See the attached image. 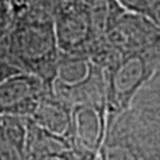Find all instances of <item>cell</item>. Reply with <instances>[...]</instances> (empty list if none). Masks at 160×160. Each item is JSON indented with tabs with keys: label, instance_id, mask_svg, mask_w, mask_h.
Here are the masks:
<instances>
[{
	"label": "cell",
	"instance_id": "cell-1",
	"mask_svg": "<svg viewBox=\"0 0 160 160\" xmlns=\"http://www.w3.org/2000/svg\"><path fill=\"white\" fill-rule=\"evenodd\" d=\"M52 12L53 7L45 5L24 10L0 40V57L20 72L38 76L50 89L61 56Z\"/></svg>",
	"mask_w": 160,
	"mask_h": 160
},
{
	"label": "cell",
	"instance_id": "cell-2",
	"mask_svg": "<svg viewBox=\"0 0 160 160\" xmlns=\"http://www.w3.org/2000/svg\"><path fill=\"white\" fill-rule=\"evenodd\" d=\"M51 92L69 106L106 107V74L102 68L81 56H59Z\"/></svg>",
	"mask_w": 160,
	"mask_h": 160
},
{
	"label": "cell",
	"instance_id": "cell-3",
	"mask_svg": "<svg viewBox=\"0 0 160 160\" xmlns=\"http://www.w3.org/2000/svg\"><path fill=\"white\" fill-rule=\"evenodd\" d=\"M106 74L107 128L131 107L133 98L151 77V70L138 53L122 56L120 64L109 68Z\"/></svg>",
	"mask_w": 160,
	"mask_h": 160
},
{
	"label": "cell",
	"instance_id": "cell-4",
	"mask_svg": "<svg viewBox=\"0 0 160 160\" xmlns=\"http://www.w3.org/2000/svg\"><path fill=\"white\" fill-rule=\"evenodd\" d=\"M52 20L59 53L86 57L96 37L86 0H56Z\"/></svg>",
	"mask_w": 160,
	"mask_h": 160
},
{
	"label": "cell",
	"instance_id": "cell-5",
	"mask_svg": "<svg viewBox=\"0 0 160 160\" xmlns=\"http://www.w3.org/2000/svg\"><path fill=\"white\" fill-rule=\"evenodd\" d=\"M51 90L38 76L18 72L0 82V115L28 119L42 97Z\"/></svg>",
	"mask_w": 160,
	"mask_h": 160
},
{
	"label": "cell",
	"instance_id": "cell-6",
	"mask_svg": "<svg viewBox=\"0 0 160 160\" xmlns=\"http://www.w3.org/2000/svg\"><path fill=\"white\" fill-rule=\"evenodd\" d=\"M104 37L115 50L132 55L155 43L160 38V29L146 16L123 12Z\"/></svg>",
	"mask_w": 160,
	"mask_h": 160
},
{
	"label": "cell",
	"instance_id": "cell-7",
	"mask_svg": "<svg viewBox=\"0 0 160 160\" xmlns=\"http://www.w3.org/2000/svg\"><path fill=\"white\" fill-rule=\"evenodd\" d=\"M106 132L107 112L104 106L80 104L72 107V146L98 153Z\"/></svg>",
	"mask_w": 160,
	"mask_h": 160
},
{
	"label": "cell",
	"instance_id": "cell-8",
	"mask_svg": "<svg viewBox=\"0 0 160 160\" xmlns=\"http://www.w3.org/2000/svg\"><path fill=\"white\" fill-rule=\"evenodd\" d=\"M37 126L71 142L72 107L58 98L51 90L45 92L30 118Z\"/></svg>",
	"mask_w": 160,
	"mask_h": 160
},
{
	"label": "cell",
	"instance_id": "cell-9",
	"mask_svg": "<svg viewBox=\"0 0 160 160\" xmlns=\"http://www.w3.org/2000/svg\"><path fill=\"white\" fill-rule=\"evenodd\" d=\"M26 119L0 115V160H26Z\"/></svg>",
	"mask_w": 160,
	"mask_h": 160
},
{
	"label": "cell",
	"instance_id": "cell-10",
	"mask_svg": "<svg viewBox=\"0 0 160 160\" xmlns=\"http://www.w3.org/2000/svg\"><path fill=\"white\" fill-rule=\"evenodd\" d=\"M26 159L72 147V143L68 139L46 132L30 119H26Z\"/></svg>",
	"mask_w": 160,
	"mask_h": 160
},
{
	"label": "cell",
	"instance_id": "cell-11",
	"mask_svg": "<svg viewBox=\"0 0 160 160\" xmlns=\"http://www.w3.org/2000/svg\"><path fill=\"white\" fill-rule=\"evenodd\" d=\"M94 33L106 36L123 12L116 0H86Z\"/></svg>",
	"mask_w": 160,
	"mask_h": 160
},
{
	"label": "cell",
	"instance_id": "cell-12",
	"mask_svg": "<svg viewBox=\"0 0 160 160\" xmlns=\"http://www.w3.org/2000/svg\"><path fill=\"white\" fill-rule=\"evenodd\" d=\"M26 160H100V158H98V153H92L89 151H84L72 146L63 151L37 155Z\"/></svg>",
	"mask_w": 160,
	"mask_h": 160
},
{
	"label": "cell",
	"instance_id": "cell-13",
	"mask_svg": "<svg viewBox=\"0 0 160 160\" xmlns=\"http://www.w3.org/2000/svg\"><path fill=\"white\" fill-rule=\"evenodd\" d=\"M118 4L126 12L141 14V16H148L149 11L152 8L155 0H116Z\"/></svg>",
	"mask_w": 160,
	"mask_h": 160
},
{
	"label": "cell",
	"instance_id": "cell-14",
	"mask_svg": "<svg viewBox=\"0 0 160 160\" xmlns=\"http://www.w3.org/2000/svg\"><path fill=\"white\" fill-rule=\"evenodd\" d=\"M14 19L10 0H0V40L8 32Z\"/></svg>",
	"mask_w": 160,
	"mask_h": 160
},
{
	"label": "cell",
	"instance_id": "cell-15",
	"mask_svg": "<svg viewBox=\"0 0 160 160\" xmlns=\"http://www.w3.org/2000/svg\"><path fill=\"white\" fill-rule=\"evenodd\" d=\"M18 72H20L19 70H17L16 68H13L12 65L6 62L5 59L0 57V82H2L4 80L8 78L12 75H16Z\"/></svg>",
	"mask_w": 160,
	"mask_h": 160
},
{
	"label": "cell",
	"instance_id": "cell-16",
	"mask_svg": "<svg viewBox=\"0 0 160 160\" xmlns=\"http://www.w3.org/2000/svg\"><path fill=\"white\" fill-rule=\"evenodd\" d=\"M147 18H149L154 23L155 26L158 29H160V0H155V2L152 6Z\"/></svg>",
	"mask_w": 160,
	"mask_h": 160
}]
</instances>
